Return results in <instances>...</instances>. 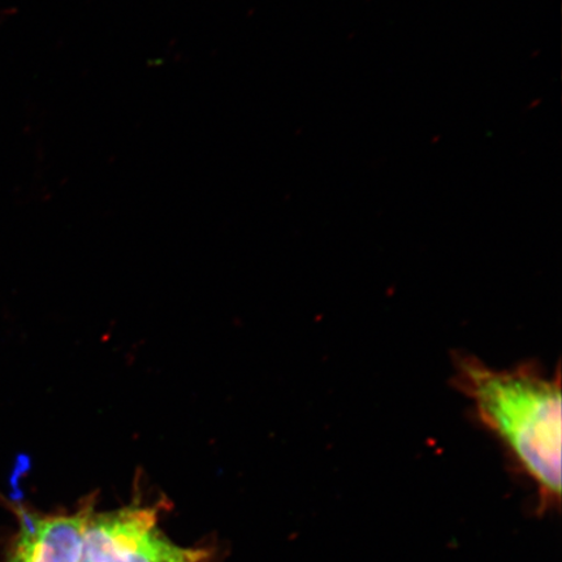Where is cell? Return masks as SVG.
I'll use <instances>...</instances> for the list:
<instances>
[{"instance_id":"cell-1","label":"cell","mask_w":562,"mask_h":562,"mask_svg":"<svg viewBox=\"0 0 562 562\" xmlns=\"http://www.w3.org/2000/svg\"><path fill=\"white\" fill-rule=\"evenodd\" d=\"M453 384L472 400L475 417L501 439L546 495L561 494V372L538 364L488 368L473 356H454Z\"/></svg>"},{"instance_id":"cell-2","label":"cell","mask_w":562,"mask_h":562,"mask_svg":"<svg viewBox=\"0 0 562 562\" xmlns=\"http://www.w3.org/2000/svg\"><path fill=\"white\" fill-rule=\"evenodd\" d=\"M94 501L75 513L38 515L18 509L20 529L5 562H80Z\"/></svg>"}]
</instances>
